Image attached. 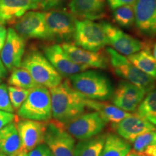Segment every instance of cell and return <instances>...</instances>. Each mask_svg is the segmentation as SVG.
<instances>
[{
    "label": "cell",
    "mask_w": 156,
    "mask_h": 156,
    "mask_svg": "<svg viewBox=\"0 0 156 156\" xmlns=\"http://www.w3.org/2000/svg\"><path fill=\"white\" fill-rule=\"evenodd\" d=\"M136 114L156 126V87L147 93L136 108Z\"/></svg>",
    "instance_id": "obj_26"
},
{
    "label": "cell",
    "mask_w": 156,
    "mask_h": 156,
    "mask_svg": "<svg viewBox=\"0 0 156 156\" xmlns=\"http://www.w3.org/2000/svg\"><path fill=\"white\" fill-rule=\"evenodd\" d=\"M87 108L98 112L105 122L112 123L113 124H117L131 114L118 108L114 104L90 99L87 101Z\"/></svg>",
    "instance_id": "obj_22"
},
{
    "label": "cell",
    "mask_w": 156,
    "mask_h": 156,
    "mask_svg": "<svg viewBox=\"0 0 156 156\" xmlns=\"http://www.w3.org/2000/svg\"><path fill=\"white\" fill-rule=\"evenodd\" d=\"M106 53L116 75L143 90L146 94L155 88L156 80L136 67L126 56L112 48H106Z\"/></svg>",
    "instance_id": "obj_5"
},
{
    "label": "cell",
    "mask_w": 156,
    "mask_h": 156,
    "mask_svg": "<svg viewBox=\"0 0 156 156\" xmlns=\"http://www.w3.org/2000/svg\"><path fill=\"white\" fill-rule=\"evenodd\" d=\"M47 122L20 119L16 125L20 140V154L29 152L44 143Z\"/></svg>",
    "instance_id": "obj_11"
},
{
    "label": "cell",
    "mask_w": 156,
    "mask_h": 156,
    "mask_svg": "<svg viewBox=\"0 0 156 156\" xmlns=\"http://www.w3.org/2000/svg\"><path fill=\"white\" fill-rule=\"evenodd\" d=\"M114 19L117 24L123 28H131L134 24V7L132 5H123L114 9Z\"/></svg>",
    "instance_id": "obj_28"
},
{
    "label": "cell",
    "mask_w": 156,
    "mask_h": 156,
    "mask_svg": "<svg viewBox=\"0 0 156 156\" xmlns=\"http://www.w3.org/2000/svg\"><path fill=\"white\" fill-rule=\"evenodd\" d=\"M51 99L52 119L65 125L85 112L87 98L77 92L69 80L49 88Z\"/></svg>",
    "instance_id": "obj_1"
},
{
    "label": "cell",
    "mask_w": 156,
    "mask_h": 156,
    "mask_svg": "<svg viewBox=\"0 0 156 156\" xmlns=\"http://www.w3.org/2000/svg\"><path fill=\"white\" fill-rule=\"evenodd\" d=\"M6 84H0V110L13 113L14 108L12 106L8 94V89Z\"/></svg>",
    "instance_id": "obj_31"
},
{
    "label": "cell",
    "mask_w": 156,
    "mask_h": 156,
    "mask_svg": "<svg viewBox=\"0 0 156 156\" xmlns=\"http://www.w3.org/2000/svg\"><path fill=\"white\" fill-rule=\"evenodd\" d=\"M20 119L47 122L52 119L49 89L38 85L30 90L24 103L17 111Z\"/></svg>",
    "instance_id": "obj_3"
},
{
    "label": "cell",
    "mask_w": 156,
    "mask_h": 156,
    "mask_svg": "<svg viewBox=\"0 0 156 156\" xmlns=\"http://www.w3.org/2000/svg\"><path fill=\"white\" fill-rule=\"evenodd\" d=\"M28 156H54L46 144H41L29 152Z\"/></svg>",
    "instance_id": "obj_32"
},
{
    "label": "cell",
    "mask_w": 156,
    "mask_h": 156,
    "mask_svg": "<svg viewBox=\"0 0 156 156\" xmlns=\"http://www.w3.org/2000/svg\"><path fill=\"white\" fill-rule=\"evenodd\" d=\"M137 156H143V155H137Z\"/></svg>",
    "instance_id": "obj_43"
},
{
    "label": "cell",
    "mask_w": 156,
    "mask_h": 156,
    "mask_svg": "<svg viewBox=\"0 0 156 156\" xmlns=\"http://www.w3.org/2000/svg\"><path fill=\"white\" fill-rule=\"evenodd\" d=\"M0 156H7V155H5V154L4 153H2V151H0Z\"/></svg>",
    "instance_id": "obj_41"
},
{
    "label": "cell",
    "mask_w": 156,
    "mask_h": 156,
    "mask_svg": "<svg viewBox=\"0 0 156 156\" xmlns=\"http://www.w3.org/2000/svg\"><path fill=\"white\" fill-rule=\"evenodd\" d=\"M15 30L23 38L50 40V34L45 20V12L30 11L17 20Z\"/></svg>",
    "instance_id": "obj_10"
},
{
    "label": "cell",
    "mask_w": 156,
    "mask_h": 156,
    "mask_svg": "<svg viewBox=\"0 0 156 156\" xmlns=\"http://www.w3.org/2000/svg\"><path fill=\"white\" fill-rule=\"evenodd\" d=\"M7 89L12 106L15 111H17L28 97L30 90L13 86H9Z\"/></svg>",
    "instance_id": "obj_30"
},
{
    "label": "cell",
    "mask_w": 156,
    "mask_h": 156,
    "mask_svg": "<svg viewBox=\"0 0 156 156\" xmlns=\"http://www.w3.org/2000/svg\"><path fill=\"white\" fill-rule=\"evenodd\" d=\"M7 74H8V70L0 58V79L2 80L5 78L7 76Z\"/></svg>",
    "instance_id": "obj_37"
},
{
    "label": "cell",
    "mask_w": 156,
    "mask_h": 156,
    "mask_svg": "<svg viewBox=\"0 0 156 156\" xmlns=\"http://www.w3.org/2000/svg\"><path fill=\"white\" fill-rule=\"evenodd\" d=\"M8 83L10 86L27 90H30L38 86L28 70L22 67L16 68L12 71L8 79Z\"/></svg>",
    "instance_id": "obj_27"
},
{
    "label": "cell",
    "mask_w": 156,
    "mask_h": 156,
    "mask_svg": "<svg viewBox=\"0 0 156 156\" xmlns=\"http://www.w3.org/2000/svg\"><path fill=\"white\" fill-rule=\"evenodd\" d=\"M113 126L116 134L129 142H133L140 134L156 130L155 126L136 114H130Z\"/></svg>",
    "instance_id": "obj_18"
},
{
    "label": "cell",
    "mask_w": 156,
    "mask_h": 156,
    "mask_svg": "<svg viewBox=\"0 0 156 156\" xmlns=\"http://www.w3.org/2000/svg\"><path fill=\"white\" fill-rule=\"evenodd\" d=\"M73 39L76 46L92 51H98L108 45L101 23L86 19L76 20Z\"/></svg>",
    "instance_id": "obj_6"
},
{
    "label": "cell",
    "mask_w": 156,
    "mask_h": 156,
    "mask_svg": "<svg viewBox=\"0 0 156 156\" xmlns=\"http://www.w3.org/2000/svg\"><path fill=\"white\" fill-rule=\"evenodd\" d=\"M25 50V40L14 28L7 30L5 46L0 53L1 60L9 71L20 67Z\"/></svg>",
    "instance_id": "obj_13"
},
{
    "label": "cell",
    "mask_w": 156,
    "mask_h": 156,
    "mask_svg": "<svg viewBox=\"0 0 156 156\" xmlns=\"http://www.w3.org/2000/svg\"><path fill=\"white\" fill-rule=\"evenodd\" d=\"M20 140L16 122H13L0 130V151L7 156L20 154Z\"/></svg>",
    "instance_id": "obj_21"
},
{
    "label": "cell",
    "mask_w": 156,
    "mask_h": 156,
    "mask_svg": "<svg viewBox=\"0 0 156 156\" xmlns=\"http://www.w3.org/2000/svg\"><path fill=\"white\" fill-rule=\"evenodd\" d=\"M107 134H99L75 145L74 156H101Z\"/></svg>",
    "instance_id": "obj_23"
},
{
    "label": "cell",
    "mask_w": 156,
    "mask_h": 156,
    "mask_svg": "<svg viewBox=\"0 0 156 156\" xmlns=\"http://www.w3.org/2000/svg\"><path fill=\"white\" fill-rule=\"evenodd\" d=\"M7 30L5 25H0V53L5 46L6 38H7Z\"/></svg>",
    "instance_id": "obj_36"
},
{
    "label": "cell",
    "mask_w": 156,
    "mask_h": 156,
    "mask_svg": "<svg viewBox=\"0 0 156 156\" xmlns=\"http://www.w3.org/2000/svg\"><path fill=\"white\" fill-rule=\"evenodd\" d=\"M63 0H38L39 8L44 10H49L58 7Z\"/></svg>",
    "instance_id": "obj_34"
},
{
    "label": "cell",
    "mask_w": 156,
    "mask_h": 156,
    "mask_svg": "<svg viewBox=\"0 0 156 156\" xmlns=\"http://www.w3.org/2000/svg\"><path fill=\"white\" fill-rule=\"evenodd\" d=\"M155 136H156V130H155Z\"/></svg>",
    "instance_id": "obj_44"
},
{
    "label": "cell",
    "mask_w": 156,
    "mask_h": 156,
    "mask_svg": "<svg viewBox=\"0 0 156 156\" xmlns=\"http://www.w3.org/2000/svg\"><path fill=\"white\" fill-rule=\"evenodd\" d=\"M156 142L155 131L148 132L140 134L134 140L132 151L136 155H142L150 145Z\"/></svg>",
    "instance_id": "obj_29"
},
{
    "label": "cell",
    "mask_w": 156,
    "mask_h": 156,
    "mask_svg": "<svg viewBox=\"0 0 156 156\" xmlns=\"http://www.w3.org/2000/svg\"><path fill=\"white\" fill-rule=\"evenodd\" d=\"M21 67L28 70L38 85L48 89L57 86L63 80L46 56L37 50L30 51L27 54Z\"/></svg>",
    "instance_id": "obj_4"
},
{
    "label": "cell",
    "mask_w": 156,
    "mask_h": 156,
    "mask_svg": "<svg viewBox=\"0 0 156 156\" xmlns=\"http://www.w3.org/2000/svg\"><path fill=\"white\" fill-rule=\"evenodd\" d=\"M132 151L129 142L116 134L106 135L101 156H126Z\"/></svg>",
    "instance_id": "obj_25"
},
{
    "label": "cell",
    "mask_w": 156,
    "mask_h": 156,
    "mask_svg": "<svg viewBox=\"0 0 156 156\" xmlns=\"http://www.w3.org/2000/svg\"><path fill=\"white\" fill-rule=\"evenodd\" d=\"M44 143L54 156H74L75 139L66 130L64 124L55 120L47 122Z\"/></svg>",
    "instance_id": "obj_7"
},
{
    "label": "cell",
    "mask_w": 156,
    "mask_h": 156,
    "mask_svg": "<svg viewBox=\"0 0 156 156\" xmlns=\"http://www.w3.org/2000/svg\"><path fill=\"white\" fill-rule=\"evenodd\" d=\"M15 115L13 114V113L0 110V130L10 123L15 122Z\"/></svg>",
    "instance_id": "obj_33"
},
{
    "label": "cell",
    "mask_w": 156,
    "mask_h": 156,
    "mask_svg": "<svg viewBox=\"0 0 156 156\" xmlns=\"http://www.w3.org/2000/svg\"><path fill=\"white\" fill-rule=\"evenodd\" d=\"M69 7L74 16L83 20H100L106 15L105 0H70Z\"/></svg>",
    "instance_id": "obj_20"
},
{
    "label": "cell",
    "mask_w": 156,
    "mask_h": 156,
    "mask_svg": "<svg viewBox=\"0 0 156 156\" xmlns=\"http://www.w3.org/2000/svg\"><path fill=\"white\" fill-rule=\"evenodd\" d=\"M45 20L51 41L69 42L75 30V17L66 10H51L45 12Z\"/></svg>",
    "instance_id": "obj_9"
},
{
    "label": "cell",
    "mask_w": 156,
    "mask_h": 156,
    "mask_svg": "<svg viewBox=\"0 0 156 156\" xmlns=\"http://www.w3.org/2000/svg\"><path fill=\"white\" fill-rule=\"evenodd\" d=\"M126 156H137V155H136L135 153H134L133 152H130V153H129Z\"/></svg>",
    "instance_id": "obj_39"
},
{
    "label": "cell",
    "mask_w": 156,
    "mask_h": 156,
    "mask_svg": "<svg viewBox=\"0 0 156 156\" xmlns=\"http://www.w3.org/2000/svg\"><path fill=\"white\" fill-rule=\"evenodd\" d=\"M136 0H107L111 9H114L123 5H133Z\"/></svg>",
    "instance_id": "obj_35"
},
{
    "label": "cell",
    "mask_w": 156,
    "mask_h": 156,
    "mask_svg": "<svg viewBox=\"0 0 156 156\" xmlns=\"http://www.w3.org/2000/svg\"><path fill=\"white\" fill-rule=\"evenodd\" d=\"M134 10L136 29L146 36H156V0H136Z\"/></svg>",
    "instance_id": "obj_15"
},
{
    "label": "cell",
    "mask_w": 156,
    "mask_h": 156,
    "mask_svg": "<svg viewBox=\"0 0 156 156\" xmlns=\"http://www.w3.org/2000/svg\"><path fill=\"white\" fill-rule=\"evenodd\" d=\"M105 34L108 41L115 51L122 55L130 56L147 47V44L114 26L108 22H101Z\"/></svg>",
    "instance_id": "obj_12"
},
{
    "label": "cell",
    "mask_w": 156,
    "mask_h": 156,
    "mask_svg": "<svg viewBox=\"0 0 156 156\" xmlns=\"http://www.w3.org/2000/svg\"><path fill=\"white\" fill-rule=\"evenodd\" d=\"M69 80L77 92L90 100L105 101L114 93L110 80L97 71L85 70L70 76Z\"/></svg>",
    "instance_id": "obj_2"
},
{
    "label": "cell",
    "mask_w": 156,
    "mask_h": 156,
    "mask_svg": "<svg viewBox=\"0 0 156 156\" xmlns=\"http://www.w3.org/2000/svg\"><path fill=\"white\" fill-rule=\"evenodd\" d=\"M44 56L56 71L62 76L70 77L89 69L86 66L80 65L69 57L62 48L61 45L52 44L44 48Z\"/></svg>",
    "instance_id": "obj_16"
},
{
    "label": "cell",
    "mask_w": 156,
    "mask_h": 156,
    "mask_svg": "<svg viewBox=\"0 0 156 156\" xmlns=\"http://www.w3.org/2000/svg\"><path fill=\"white\" fill-rule=\"evenodd\" d=\"M128 59L142 72L156 80V60L148 46L129 56Z\"/></svg>",
    "instance_id": "obj_24"
},
{
    "label": "cell",
    "mask_w": 156,
    "mask_h": 156,
    "mask_svg": "<svg viewBox=\"0 0 156 156\" xmlns=\"http://www.w3.org/2000/svg\"><path fill=\"white\" fill-rule=\"evenodd\" d=\"M106 122L96 112L82 114L64 126L66 130L76 140L81 141L101 134Z\"/></svg>",
    "instance_id": "obj_8"
},
{
    "label": "cell",
    "mask_w": 156,
    "mask_h": 156,
    "mask_svg": "<svg viewBox=\"0 0 156 156\" xmlns=\"http://www.w3.org/2000/svg\"><path fill=\"white\" fill-rule=\"evenodd\" d=\"M146 93L127 81H122L113 93L112 101L114 105L126 112H136L144 99Z\"/></svg>",
    "instance_id": "obj_14"
},
{
    "label": "cell",
    "mask_w": 156,
    "mask_h": 156,
    "mask_svg": "<svg viewBox=\"0 0 156 156\" xmlns=\"http://www.w3.org/2000/svg\"><path fill=\"white\" fill-rule=\"evenodd\" d=\"M62 48L69 57L75 63L88 68L105 69L108 67V58L101 51H92L84 49L70 42H64Z\"/></svg>",
    "instance_id": "obj_17"
},
{
    "label": "cell",
    "mask_w": 156,
    "mask_h": 156,
    "mask_svg": "<svg viewBox=\"0 0 156 156\" xmlns=\"http://www.w3.org/2000/svg\"><path fill=\"white\" fill-rule=\"evenodd\" d=\"M37 9L38 0H0V25L15 23L28 11Z\"/></svg>",
    "instance_id": "obj_19"
},
{
    "label": "cell",
    "mask_w": 156,
    "mask_h": 156,
    "mask_svg": "<svg viewBox=\"0 0 156 156\" xmlns=\"http://www.w3.org/2000/svg\"><path fill=\"white\" fill-rule=\"evenodd\" d=\"M17 156H28V153H21Z\"/></svg>",
    "instance_id": "obj_40"
},
{
    "label": "cell",
    "mask_w": 156,
    "mask_h": 156,
    "mask_svg": "<svg viewBox=\"0 0 156 156\" xmlns=\"http://www.w3.org/2000/svg\"><path fill=\"white\" fill-rule=\"evenodd\" d=\"M153 57L155 58V59L156 60V44H155V46H154V48L153 50Z\"/></svg>",
    "instance_id": "obj_38"
},
{
    "label": "cell",
    "mask_w": 156,
    "mask_h": 156,
    "mask_svg": "<svg viewBox=\"0 0 156 156\" xmlns=\"http://www.w3.org/2000/svg\"><path fill=\"white\" fill-rule=\"evenodd\" d=\"M2 80H1V79H0V84H1V83H2Z\"/></svg>",
    "instance_id": "obj_42"
}]
</instances>
